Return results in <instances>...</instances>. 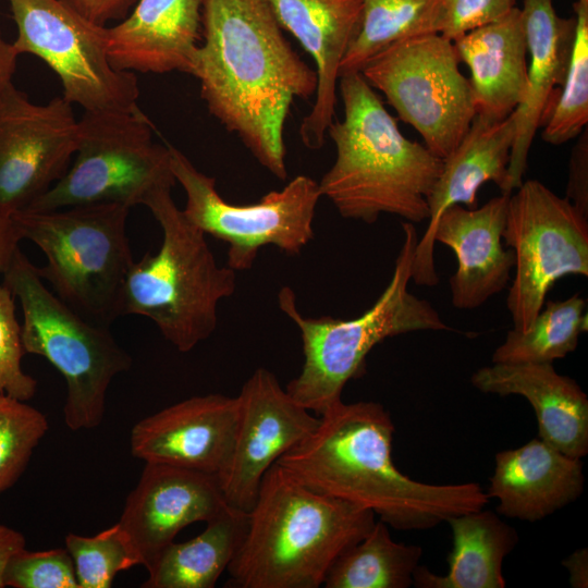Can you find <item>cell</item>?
I'll use <instances>...</instances> for the list:
<instances>
[{
	"label": "cell",
	"instance_id": "1",
	"mask_svg": "<svg viewBox=\"0 0 588 588\" xmlns=\"http://www.w3.org/2000/svg\"><path fill=\"white\" fill-rule=\"evenodd\" d=\"M282 30L267 0H203L191 75L210 114L283 181L290 107L316 94L318 77Z\"/></svg>",
	"mask_w": 588,
	"mask_h": 588
},
{
	"label": "cell",
	"instance_id": "2",
	"mask_svg": "<svg viewBox=\"0 0 588 588\" xmlns=\"http://www.w3.org/2000/svg\"><path fill=\"white\" fill-rule=\"evenodd\" d=\"M394 430L380 403L340 401L277 464L307 488L369 510L399 530L429 529L489 502L476 482L432 485L404 475L392 458Z\"/></svg>",
	"mask_w": 588,
	"mask_h": 588
},
{
	"label": "cell",
	"instance_id": "3",
	"mask_svg": "<svg viewBox=\"0 0 588 588\" xmlns=\"http://www.w3.org/2000/svg\"><path fill=\"white\" fill-rule=\"evenodd\" d=\"M343 119L327 133L336 156L318 182L340 216L375 223L381 213L418 223L429 218L428 196L443 159L406 138L360 72L339 78Z\"/></svg>",
	"mask_w": 588,
	"mask_h": 588
},
{
	"label": "cell",
	"instance_id": "4",
	"mask_svg": "<svg viewBox=\"0 0 588 588\" xmlns=\"http://www.w3.org/2000/svg\"><path fill=\"white\" fill-rule=\"evenodd\" d=\"M376 515L318 493L279 464L262 478L226 587L318 588L338 556L362 540Z\"/></svg>",
	"mask_w": 588,
	"mask_h": 588
},
{
	"label": "cell",
	"instance_id": "5",
	"mask_svg": "<svg viewBox=\"0 0 588 588\" xmlns=\"http://www.w3.org/2000/svg\"><path fill=\"white\" fill-rule=\"evenodd\" d=\"M404 240L394 270L375 304L353 319L305 317L289 286L278 293V305L298 328L304 363L286 385L299 405L321 415L342 401V391L363 373L369 352L388 338L414 331H454L427 301L408 291L418 234L414 223L402 224Z\"/></svg>",
	"mask_w": 588,
	"mask_h": 588
},
{
	"label": "cell",
	"instance_id": "6",
	"mask_svg": "<svg viewBox=\"0 0 588 588\" xmlns=\"http://www.w3.org/2000/svg\"><path fill=\"white\" fill-rule=\"evenodd\" d=\"M172 189L152 194L146 206L162 231L161 246L134 261L124 282L121 316L150 319L163 338L186 353L218 324V305L236 290V271L218 265L206 234L175 205Z\"/></svg>",
	"mask_w": 588,
	"mask_h": 588
},
{
	"label": "cell",
	"instance_id": "7",
	"mask_svg": "<svg viewBox=\"0 0 588 588\" xmlns=\"http://www.w3.org/2000/svg\"><path fill=\"white\" fill-rule=\"evenodd\" d=\"M127 206L99 203L11 216L21 240L46 257L41 279L64 303L108 327L121 316L124 282L134 262L126 233Z\"/></svg>",
	"mask_w": 588,
	"mask_h": 588
},
{
	"label": "cell",
	"instance_id": "8",
	"mask_svg": "<svg viewBox=\"0 0 588 588\" xmlns=\"http://www.w3.org/2000/svg\"><path fill=\"white\" fill-rule=\"evenodd\" d=\"M2 274L22 306L25 352L46 358L65 380V425L72 431L98 427L109 385L131 368V356L108 327L89 321L48 289L20 248Z\"/></svg>",
	"mask_w": 588,
	"mask_h": 588
},
{
	"label": "cell",
	"instance_id": "9",
	"mask_svg": "<svg viewBox=\"0 0 588 588\" xmlns=\"http://www.w3.org/2000/svg\"><path fill=\"white\" fill-rule=\"evenodd\" d=\"M152 131L139 107L84 111L73 163L25 209L48 211L99 203L132 208L145 205L160 189H172L176 180L169 145L154 142Z\"/></svg>",
	"mask_w": 588,
	"mask_h": 588
},
{
	"label": "cell",
	"instance_id": "10",
	"mask_svg": "<svg viewBox=\"0 0 588 588\" xmlns=\"http://www.w3.org/2000/svg\"><path fill=\"white\" fill-rule=\"evenodd\" d=\"M460 63L453 41L432 33L389 46L360 73L399 119L419 133L424 145L444 159L476 115L471 86Z\"/></svg>",
	"mask_w": 588,
	"mask_h": 588
},
{
	"label": "cell",
	"instance_id": "11",
	"mask_svg": "<svg viewBox=\"0 0 588 588\" xmlns=\"http://www.w3.org/2000/svg\"><path fill=\"white\" fill-rule=\"evenodd\" d=\"M169 149L172 172L186 195L183 215L205 234L229 245L228 266L233 270L250 269L264 246L296 255L313 240L321 195L311 177L297 175L255 204L235 205L218 193L215 177L196 169L175 147Z\"/></svg>",
	"mask_w": 588,
	"mask_h": 588
},
{
	"label": "cell",
	"instance_id": "12",
	"mask_svg": "<svg viewBox=\"0 0 588 588\" xmlns=\"http://www.w3.org/2000/svg\"><path fill=\"white\" fill-rule=\"evenodd\" d=\"M20 54L41 59L59 77L62 97L84 111L138 107L135 73L114 69L108 58L107 26L97 25L62 0H8Z\"/></svg>",
	"mask_w": 588,
	"mask_h": 588
},
{
	"label": "cell",
	"instance_id": "13",
	"mask_svg": "<svg viewBox=\"0 0 588 588\" xmlns=\"http://www.w3.org/2000/svg\"><path fill=\"white\" fill-rule=\"evenodd\" d=\"M515 254L506 306L513 328L526 330L559 279L588 277V218L537 180L510 195L503 232Z\"/></svg>",
	"mask_w": 588,
	"mask_h": 588
},
{
	"label": "cell",
	"instance_id": "14",
	"mask_svg": "<svg viewBox=\"0 0 588 588\" xmlns=\"http://www.w3.org/2000/svg\"><path fill=\"white\" fill-rule=\"evenodd\" d=\"M78 119L62 95L38 105L13 82L0 94V215L11 218L54 185L75 155Z\"/></svg>",
	"mask_w": 588,
	"mask_h": 588
},
{
	"label": "cell",
	"instance_id": "15",
	"mask_svg": "<svg viewBox=\"0 0 588 588\" xmlns=\"http://www.w3.org/2000/svg\"><path fill=\"white\" fill-rule=\"evenodd\" d=\"M237 399L234 445L218 480L228 504L249 512L268 469L316 429L319 417L295 402L264 367L244 382Z\"/></svg>",
	"mask_w": 588,
	"mask_h": 588
},
{
	"label": "cell",
	"instance_id": "16",
	"mask_svg": "<svg viewBox=\"0 0 588 588\" xmlns=\"http://www.w3.org/2000/svg\"><path fill=\"white\" fill-rule=\"evenodd\" d=\"M238 399L220 393L192 396L140 419L131 431V453L145 463L219 476L234 445Z\"/></svg>",
	"mask_w": 588,
	"mask_h": 588
},
{
	"label": "cell",
	"instance_id": "17",
	"mask_svg": "<svg viewBox=\"0 0 588 588\" xmlns=\"http://www.w3.org/2000/svg\"><path fill=\"white\" fill-rule=\"evenodd\" d=\"M228 506L217 476L145 463L118 523L146 567L184 527L207 523Z\"/></svg>",
	"mask_w": 588,
	"mask_h": 588
},
{
	"label": "cell",
	"instance_id": "18",
	"mask_svg": "<svg viewBox=\"0 0 588 588\" xmlns=\"http://www.w3.org/2000/svg\"><path fill=\"white\" fill-rule=\"evenodd\" d=\"M514 138L513 113L493 123L475 115L460 144L443 159L441 172L427 199L428 226L415 248L412 280L416 284L434 286L439 282L433 233L445 209L454 205L475 208L477 192L487 182L498 185L501 194H512L507 168Z\"/></svg>",
	"mask_w": 588,
	"mask_h": 588
},
{
	"label": "cell",
	"instance_id": "19",
	"mask_svg": "<svg viewBox=\"0 0 588 588\" xmlns=\"http://www.w3.org/2000/svg\"><path fill=\"white\" fill-rule=\"evenodd\" d=\"M282 29L314 58L318 77L315 102L299 135L309 149L322 147L333 121L339 70L362 19V0H267Z\"/></svg>",
	"mask_w": 588,
	"mask_h": 588
},
{
	"label": "cell",
	"instance_id": "20",
	"mask_svg": "<svg viewBox=\"0 0 588 588\" xmlns=\"http://www.w3.org/2000/svg\"><path fill=\"white\" fill-rule=\"evenodd\" d=\"M511 194H501L479 208L454 205L440 216L433 241L449 246L457 269L450 278L452 305L475 309L502 292L515 266L512 248L502 245Z\"/></svg>",
	"mask_w": 588,
	"mask_h": 588
},
{
	"label": "cell",
	"instance_id": "21",
	"mask_svg": "<svg viewBox=\"0 0 588 588\" xmlns=\"http://www.w3.org/2000/svg\"><path fill=\"white\" fill-rule=\"evenodd\" d=\"M201 11L203 0H137L132 13L106 29L111 65L132 73L191 75Z\"/></svg>",
	"mask_w": 588,
	"mask_h": 588
},
{
	"label": "cell",
	"instance_id": "22",
	"mask_svg": "<svg viewBox=\"0 0 588 588\" xmlns=\"http://www.w3.org/2000/svg\"><path fill=\"white\" fill-rule=\"evenodd\" d=\"M520 11L530 63L525 97L513 112L515 138L507 168L512 193L523 183L535 134L564 82L575 35L574 16L558 15L553 0H524Z\"/></svg>",
	"mask_w": 588,
	"mask_h": 588
},
{
	"label": "cell",
	"instance_id": "23",
	"mask_svg": "<svg viewBox=\"0 0 588 588\" xmlns=\"http://www.w3.org/2000/svg\"><path fill=\"white\" fill-rule=\"evenodd\" d=\"M470 383L483 393L525 397L535 409L541 440L566 455H587L588 397L552 363H492L476 370Z\"/></svg>",
	"mask_w": 588,
	"mask_h": 588
},
{
	"label": "cell",
	"instance_id": "24",
	"mask_svg": "<svg viewBox=\"0 0 588 588\" xmlns=\"http://www.w3.org/2000/svg\"><path fill=\"white\" fill-rule=\"evenodd\" d=\"M487 495L499 501L497 513L540 520L576 501L584 492L581 458L564 454L539 437L495 454Z\"/></svg>",
	"mask_w": 588,
	"mask_h": 588
},
{
	"label": "cell",
	"instance_id": "25",
	"mask_svg": "<svg viewBox=\"0 0 588 588\" xmlns=\"http://www.w3.org/2000/svg\"><path fill=\"white\" fill-rule=\"evenodd\" d=\"M460 62L470 72L476 115L499 122L523 101L527 88V45L522 11L515 7L502 17L453 40Z\"/></svg>",
	"mask_w": 588,
	"mask_h": 588
},
{
	"label": "cell",
	"instance_id": "26",
	"mask_svg": "<svg viewBox=\"0 0 588 588\" xmlns=\"http://www.w3.org/2000/svg\"><path fill=\"white\" fill-rule=\"evenodd\" d=\"M452 550L449 569L438 575L418 565L413 585L418 588H504L502 567L518 542L516 530L492 511L477 510L450 517Z\"/></svg>",
	"mask_w": 588,
	"mask_h": 588
},
{
	"label": "cell",
	"instance_id": "27",
	"mask_svg": "<svg viewBox=\"0 0 588 588\" xmlns=\"http://www.w3.org/2000/svg\"><path fill=\"white\" fill-rule=\"evenodd\" d=\"M248 512L228 506L205 530L167 544L146 566L143 588H212L236 555L247 531Z\"/></svg>",
	"mask_w": 588,
	"mask_h": 588
},
{
	"label": "cell",
	"instance_id": "28",
	"mask_svg": "<svg viewBox=\"0 0 588 588\" xmlns=\"http://www.w3.org/2000/svg\"><path fill=\"white\" fill-rule=\"evenodd\" d=\"M422 549L396 542L389 526L378 520L358 542L331 565L326 588H407L413 585Z\"/></svg>",
	"mask_w": 588,
	"mask_h": 588
},
{
	"label": "cell",
	"instance_id": "29",
	"mask_svg": "<svg viewBox=\"0 0 588 588\" xmlns=\"http://www.w3.org/2000/svg\"><path fill=\"white\" fill-rule=\"evenodd\" d=\"M358 32L341 62L339 75L357 73L389 46L440 32L445 0H362Z\"/></svg>",
	"mask_w": 588,
	"mask_h": 588
},
{
	"label": "cell",
	"instance_id": "30",
	"mask_svg": "<svg viewBox=\"0 0 588 588\" xmlns=\"http://www.w3.org/2000/svg\"><path fill=\"white\" fill-rule=\"evenodd\" d=\"M526 330L512 329L492 354V363H553L574 352L587 331L586 301L574 294L548 301Z\"/></svg>",
	"mask_w": 588,
	"mask_h": 588
},
{
	"label": "cell",
	"instance_id": "31",
	"mask_svg": "<svg viewBox=\"0 0 588 588\" xmlns=\"http://www.w3.org/2000/svg\"><path fill=\"white\" fill-rule=\"evenodd\" d=\"M575 35L566 75L541 126V137L551 145L576 138L588 122V1L573 4Z\"/></svg>",
	"mask_w": 588,
	"mask_h": 588
},
{
	"label": "cell",
	"instance_id": "32",
	"mask_svg": "<svg viewBox=\"0 0 588 588\" xmlns=\"http://www.w3.org/2000/svg\"><path fill=\"white\" fill-rule=\"evenodd\" d=\"M65 548L74 563L78 588H109L119 572L140 565L119 523L91 537L70 532Z\"/></svg>",
	"mask_w": 588,
	"mask_h": 588
},
{
	"label": "cell",
	"instance_id": "33",
	"mask_svg": "<svg viewBox=\"0 0 588 588\" xmlns=\"http://www.w3.org/2000/svg\"><path fill=\"white\" fill-rule=\"evenodd\" d=\"M48 429V419L39 409L0 394V493L22 476Z\"/></svg>",
	"mask_w": 588,
	"mask_h": 588
},
{
	"label": "cell",
	"instance_id": "34",
	"mask_svg": "<svg viewBox=\"0 0 588 588\" xmlns=\"http://www.w3.org/2000/svg\"><path fill=\"white\" fill-rule=\"evenodd\" d=\"M14 298L8 286L0 284V394L26 402L35 395L37 380L22 369L26 352Z\"/></svg>",
	"mask_w": 588,
	"mask_h": 588
},
{
	"label": "cell",
	"instance_id": "35",
	"mask_svg": "<svg viewBox=\"0 0 588 588\" xmlns=\"http://www.w3.org/2000/svg\"><path fill=\"white\" fill-rule=\"evenodd\" d=\"M4 584L13 588H78L74 563L66 548L22 549L10 561Z\"/></svg>",
	"mask_w": 588,
	"mask_h": 588
},
{
	"label": "cell",
	"instance_id": "36",
	"mask_svg": "<svg viewBox=\"0 0 588 588\" xmlns=\"http://www.w3.org/2000/svg\"><path fill=\"white\" fill-rule=\"evenodd\" d=\"M517 0H445L439 34L455 40L493 22L516 7Z\"/></svg>",
	"mask_w": 588,
	"mask_h": 588
},
{
	"label": "cell",
	"instance_id": "37",
	"mask_svg": "<svg viewBox=\"0 0 588 588\" xmlns=\"http://www.w3.org/2000/svg\"><path fill=\"white\" fill-rule=\"evenodd\" d=\"M568 162L566 198L588 218V132L576 137Z\"/></svg>",
	"mask_w": 588,
	"mask_h": 588
},
{
	"label": "cell",
	"instance_id": "38",
	"mask_svg": "<svg viewBox=\"0 0 588 588\" xmlns=\"http://www.w3.org/2000/svg\"><path fill=\"white\" fill-rule=\"evenodd\" d=\"M86 20L101 26L124 20L137 0H62Z\"/></svg>",
	"mask_w": 588,
	"mask_h": 588
},
{
	"label": "cell",
	"instance_id": "39",
	"mask_svg": "<svg viewBox=\"0 0 588 588\" xmlns=\"http://www.w3.org/2000/svg\"><path fill=\"white\" fill-rule=\"evenodd\" d=\"M22 532L0 524V588H4V575L12 558L25 548Z\"/></svg>",
	"mask_w": 588,
	"mask_h": 588
},
{
	"label": "cell",
	"instance_id": "40",
	"mask_svg": "<svg viewBox=\"0 0 588 588\" xmlns=\"http://www.w3.org/2000/svg\"><path fill=\"white\" fill-rule=\"evenodd\" d=\"M21 237L9 217L0 215V273H3L11 264Z\"/></svg>",
	"mask_w": 588,
	"mask_h": 588
},
{
	"label": "cell",
	"instance_id": "41",
	"mask_svg": "<svg viewBox=\"0 0 588 588\" xmlns=\"http://www.w3.org/2000/svg\"><path fill=\"white\" fill-rule=\"evenodd\" d=\"M569 574V583L573 588L588 587V550L581 548L574 551L562 562Z\"/></svg>",
	"mask_w": 588,
	"mask_h": 588
},
{
	"label": "cell",
	"instance_id": "42",
	"mask_svg": "<svg viewBox=\"0 0 588 588\" xmlns=\"http://www.w3.org/2000/svg\"><path fill=\"white\" fill-rule=\"evenodd\" d=\"M17 57L12 42L3 38L0 29V94L13 82Z\"/></svg>",
	"mask_w": 588,
	"mask_h": 588
},
{
	"label": "cell",
	"instance_id": "43",
	"mask_svg": "<svg viewBox=\"0 0 588 588\" xmlns=\"http://www.w3.org/2000/svg\"><path fill=\"white\" fill-rule=\"evenodd\" d=\"M579 1H588V0H579Z\"/></svg>",
	"mask_w": 588,
	"mask_h": 588
}]
</instances>
